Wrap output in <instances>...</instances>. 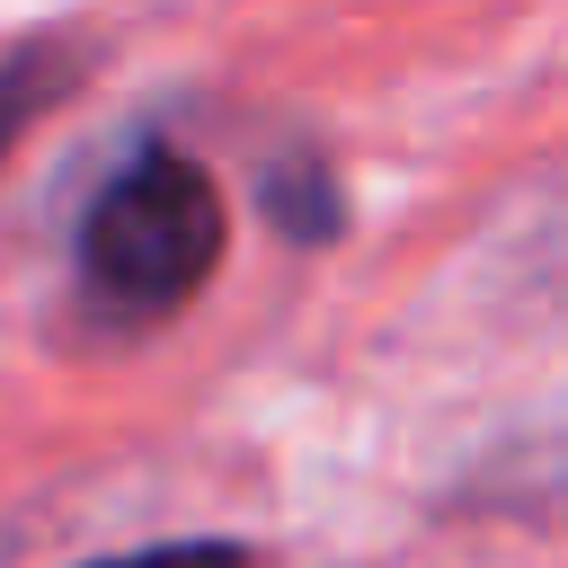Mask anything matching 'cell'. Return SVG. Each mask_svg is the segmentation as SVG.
Instances as JSON below:
<instances>
[{"label":"cell","mask_w":568,"mask_h":568,"mask_svg":"<svg viewBox=\"0 0 568 568\" xmlns=\"http://www.w3.org/2000/svg\"><path fill=\"white\" fill-rule=\"evenodd\" d=\"M222 231H231L222 222V186L186 151L151 142L89 195V213H80V284L115 320H169L222 266Z\"/></svg>","instance_id":"obj_1"},{"label":"cell","mask_w":568,"mask_h":568,"mask_svg":"<svg viewBox=\"0 0 568 568\" xmlns=\"http://www.w3.org/2000/svg\"><path fill=\"white\" fill-rule=\"evenodd\" d=\"M89 71V53L80 44H62V36H36V44H18V53H0V160L27 142V124L44 115V106H62L71 98V80Z\"/></svg>","instance_id":"obj_2"},{"label":"cell","mask_w":568,"mask_h":568,"mask_svg":"<svg viewBox=\"0 0 568 568\" xmlns=\"http://www.w3.org/2000/svg\"><path fill=\"white\" fill-rule=\"evenodd\" d=\"M266 213H275V231H293V240H328V231H337V186H328V169H320V160H284V169L266 178Z\"/></svg>","instance_id":"obj_3"},{"label":"cell","mask_w":568,"mask_h":568,"mask_svg":"<svg viewBox=\"0 0 568 568\" xmlns=\"http://www.w3.org/2000/svg\"><path fill=\"white\" fill-rule=\"evenodd\" d=\"M89 568H257L240 541H160V550H124V559H89Z\"/></svg>","instance_id":"obj_4"}]
</instances>
